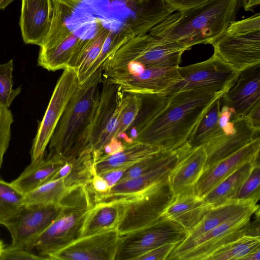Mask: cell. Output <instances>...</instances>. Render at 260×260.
Here are the masks:
<instances>
[{"label":"cell","instance_id":"6da1fadb","mask_svg":"<svg viewBox=\"0 0 260 260\" xmlns=\"http://www.w3.org/2000/svg\"><path fill=\"white\" fill-rule=\"evenodd\" d=\"M223 94L198 89L168 94L160 110L134 122L131 138L167 151L176 150L186 143L206 110Z\"/></svg>","mask_w":260,"mask_h":260},{"label":"cell","instance_id":"7a4b0ae2","mask_svg":"<svg viewBox=\"0 0 260 260\" xmlns=\"http://www.w3.org/2000/svg\"><path fill=\"white\" fill-rule=\"evenodd\" d=\"M240 0H209L175 11L149 31V34L175 41L191 49L212 44L235 20Z\"/></svg>","mask_w":260,"mask_h":260},{"label":"cell","instance_id":"3957f363","mask_svg":"<svg viewBox=\"0 0 260 260\" xmlns=\"http://www.w3.org/2000/svg\"><path fill=\"white\" fill-rule=\"evenodd\" d=\"M102 80L101 67L79 84L50 139L47 154L70 162L84 151L91 149V126Z\"/></svg>","mask_w":260,"mask_h":260},{"label":"cell","instance_id":"277c9868","mask_svg":"<svg viewBox=\"0 0 260 260\" xmlns=\"http://www.w3.org/2000/svg\"><path fill=\"white\" fill-rule=\"evenodd\" d=\"M58 204L62 208L58 217L36 241L35 248L45 259L63 249L80 237L88 211L94 205L87 186L67 188Z\"/></svg>","mask_w":260,"mask_h":260},{"label":"cell","instance_id":"5b68a950","mask_svg":"<svg viewBox=\"0 0 260 260\" xmlns=\"http://www.w3.org/2000/svg\"><path fill=\"white\" fill-rule=\"evenodd\" d=\"M188 47L164 38L144 34L134 35L112 53L102 66L131 62L142 68L179 67Z\"/></svg>","mask_w":260,"mask_h":260},{"label":"cell","instance_id":"8992f818","mask_svg":"<svg viewBox=\"0 0 260 260\" xmlns=\"http://www.w3.org/2000/svg\"><path fill=\"white\" fill-rule=\"evenodd\" d=\"M174 198L168 177L110 203L121 207L118 233L123 236L157 222Z\"/></svg>","mask_w":260,"mask_h":260},{"label":"cell","instance_id":"52a82bcc","mask_svg":"<svg viewBox=\"0 0 260 260\" xmlns=\"http://www.w3.org/2000/svg\"><path fill=\"white\" fill-rule=\"evenodd\" d=\"M211 45L214 54L239 72L260 63V14L234 21Z\"/></svg>","mask_w":260,"mask_h":260},{"label":"cell","instance_id":"ba28073f","mask_svg":"<svg viewBox=\"0 0 260 260\" xmlns=\"http://www.w3.org/2000/svg\"><path fill=\"white\" fill-rule=\"evenodd\" d=\"M181 80L162 93L203 90L224 93L235 83L239 72L213 53L205 61L178 68Z\"/></svg>","mask_w":260,"mask_h":260},{"label":"cell","instance_id":"9c48e42d","mask_svg":"<svg viewBox=\"0 0 260 260\" xmlns=\"http://www.w3.org/2000/svg\"><path fill=\"white\" fill-rule=\"evenodd\" d=\"M253 214L229 220L187 242H180L167 260H207L223 246L246 235Z\"/></svg>","mask_w":260,"mask_h":260},{"label":"cell","instance_id":"30bf717a","mask_svg":"<svg viewBox=\"0 0 260 260\" xmlns=\"http://www.w3.org/2000/svg\"><path fill=\"white\" fill-rule=\"evenodd\" d=\"M79 86L75 70L70 67L63 69L33 140L30 151L31 161L45 156L46 148L57 123Z\"/></svg>","mask_w":260,"mask_h":260},{"label":"cell","instance_id":"8fae6325","mask_svg":"<svg viewBox=\"0 0 260 260\" xmlns=\"http://www.w3.org/2000/svg\"><path fill=\"white\" fill-rule=\"evenodd\" d=\"M187 234V231L179 224L160 219L149 226L121 236L114 260H137L162 244H178Z\"/></svg>","mask_w":260,"mask_h":260},{"label":"cell","instance_id":"7c38bea8","mask_svg":"<svg viewBox=\"0 0 260 260\" xmlns=\"http://www.w3.org/2000/svg\"><path fill=\"white\" fill-rule=\"evenodd\" d=\"M117 85L103 78L95 114L92 121L90 147L96 158L105 146L115 140L121 104L125 95Z\"/></svg>","mask_w":260,"mask_h":260},{"label":"cell","instance_id":"4fadbf2b","mask_svg":"<svg viewBox=\"0 0 260 260\" xmlns=\"http://www.w3.org/2000/svg\"><path fill=\"white\" fill-rule=\"evenodd\" d=\"M178 68H142L125 64L106 79L118 85L125 93L140 95L162 93L181 80Z\"/></svg>","mask_w":260,"mask_h":260},{"label":"cell","instance_id":"5bb4252c","mask_svg":"<svg viewBox=\"0 0 260 260\" xmlns=\"http://www.w3.org/2000/svg\"><path fill=\"white\" fill-rule=\"evenodd\" d=\"M59 204L24 206L6 226L11 237V247L31 250L42 233L58 217L62 211Z\"/></svg>","mask_w":260,"mask_h":260},{"label":"cell","instance_id":"9a60e30c","mask_svg":"<svg viewBox=\"0 0 260 260\" xmlns=\"http://www.w3.org/2000/svg\"><path fill=\"white\" fill-rule=\"evenodd\" d=\"M121 236L113 230L80 237L49 260H114Z\"/></svg>","mask_w":260,"mask_h":260},{"label":"cell","instance_id":"2e32d148","mask_svg":"<svg viewBox=\"0 0 260 260\" xmlns=\"http://www.w3.org/2000/svg\"><path fill=\"white\" fill-rule=\"evenodd\" d=\"M232 121L235 126L232 134L222 133L204 146L207 155L204 170L260 138V129L253 127L245 116H234Z\"/></svg>","mask_w":260,"mask_h":260},{"label":"cell","instance_id":"e0dca14e","mask_svg":"<svg viewBox=\"0 0 260 260\" xmlns=\"http://www.w3.org/2000/svg\"><path fill=\"white\" fill-rule=\"evenodd\" d=\"M178 159L168 176L174 197L194 192V187L204 170L207 155L204 146L188 148L185 146L176 150Z\"/></svg>","mask_w":260,"mask_h":260},{"label":"cell","instance_id":"ac0fdd59","mask_svg":"<svg viewBox=\"0 0 260 260\" xmlns=\"http://www.w3.org/2000/svg\"><path fill=\"white\" fill-rule=\"evenodd\" d=\"M224 105L234 116H246L260 103V63L239 72L235 83L222 95Z\"/></svg>","mask_w":260,"mask_h":260},{"label":"cell","instance_id":"d6986e66","mask_svg":"<svg viewBox=\"0 0 260 260\" xmlns=\"http://www.w3.org/2000/svg\"><path fill=\"white\" fill-rule=\"evenodd\" d=\"M260 138L204 170L194 187V193L202 198L244 164L259 155Z\"/></svg>","mask_w":260,"mask_h":260},{"label":"cell","instance_id":"ffe728a7","mask_svg":"<svg viewBox=\"0 0 260 260\" xmlns=\"http://www.w3.org/2000/svg\"><path fill=\"white\" fill-rule=\"evenodd\" d=\"M20 27L26 44L41 47L50 29L53 7L51 0H21Z\"/></svg>","mask_w":260,"mask_h":260},{"label":"cell","instance_id":"44dd1931","mask_svg":"<svg viewBox=\"0 0 260 260\" xmlns=\"http://www.w3.org/2000/svg\"><path fill=\"white\" fill-rule=\"evenodd\" d=\"M259 208L258 204L251 201L234 200L207 210L202 220L187 232L181 242L190 241L231 219L253 214Z\"/></svg>","mask_w":260,"mask_h":260},{"label":"cell","instance_id":"7402d4cb","mask_svg":"<svg viewBox=\"0 0 260 260\" xmlns=\"http://www.w3.org/2000/svg\"><path fill=\"white\" fill-rule=\"evenodd\" d=\"M206 211L202 198L194 192L183 193L174 197L160 219L178 223L188 232L202 220Z\"/></svg>","mask_w":260,"mask_h":260},{"label":"cell","instance_id":"603a6c76","mask_svg":"<svg viewBox=\"0 0 260 260\" xmlns=\"http://www.w3.org/2000/svg\"><path fill=\"white\" fill-rule=\"evenodd\" d=\"M121 150L110 155L103 154L95 162L96 173L100 175L109 170L128 168L142 159L157 152L163 148L136 140L123 141Z\"/></svg>","mask_w":260,"mask_h":260},{"label":"cell","instance_id":"cb8c5ba5","mask_svg":"<svg viewBox=\"0 0 260 260\" xmlns=\"http://www.w3.org/2000/svg\"><path fill=\"white\" fill-rule=\"evenodd\" d=\"M64 162V161L56 156L45 155L31 161L21 174L10 184L24 196L51 181Z\"/></svg>","mask_w":260,"mask_h":260},{"label":"cell","instance_id":"d4e9b609","mask_svg":"<svg viewBox=\"0 0 260 260\" xmlns=\"http://www.w3.org/2000/svg\"><path fill=\"white\" fill-rule=\"evenodd\" d=\"M258 157L259 155L242 165L202 197L206 210L236 200L239 191Z\"/></svg>","mask_w":260,"mask_h":260},{"label":"cell","instance_id":"484cf974","mask_svg":"<svg viewBox=\"0 0 260 260\" xmlns=\"http://www.w3.org/2000/svg\"><path fill=\"white\" fill-rule=\"evenodd\" d=\"M83 41L72 32L53 46L40 48L38 65L49 71H56L68 68Z\"/></svg>","mask_w":260,"mask_h":260},{"label":"cell","instance_id":"4316f807","mask_svg":"<svg viewBox=\"0 0 260 260\" xmlns=\"http://www.w3.org/2000/svg\"><path fill=\"white\" fill-rule=\"evenodd\" d=\"M121 212V207L118 204H94L84 218L79 238L117 230Z\"/></svg>","mask_w":260,"mask_h":260},{"label":"cell","instance_id":"83f0119b","mask_svg":"<svg viewBox=\"0 0 260 260\" xmlns=\"http://www.w3.org/2000/svg\"><path fill=\"white\" fill-rule=\"evenodd\" d=\"M222 96L216 99L206 110L184 146L188 148L204 146L223 133L218 121Z\"/></svg>","mask_w":260,"mask_h":260},{"label":"cell","instance_id":"f1b7e54d","mask_svg":"<svg viewBox=\"0 0 260 260\" xmlns=\"http://www.w3.org/2000/svg\"><path fill=\"white\" fill-rule=\"evenodd\" d=\"M109 31L102 28L94 37L85 40L73 68L77 75L79 84L86 80L89 70L101 53Z\"/></svg>","mask_w":260,"mask_h":260},{"label":"cell","instance_id":"f546056e","mask_svg":"<svg viewBox=\"0 0 260 260\" xmlns=\"http://www.w3.org/2000/svg\"><path fill=\"white\" fill-rule=\"evenodd\" d=\"M96 159L94 152L89 149L69 162L71 164L70 172L63 179L66 187L69 188L78 185L88 186L96 173L94 167Z\"/></svg>","mask_w":260,"mask_h":260},{"label":"cell","instance_id":"4dcf8cb0","mask_svg":"<svg viewBox=\"0 0 260 260\" xmlns=\"http://www.w3.org/2000/svg\"><path fill=\"white\" fill-rule=\"evenodd\" d=\"M63 179L51 180L23 196V205L42 206L58 204L66 191Z\"/></svg>","mask_w":260,"mask_h":260},{"label":"cell","instance_id":"1f68e13d","mask_svg":"<svg viewBox=\"0 0 260 260\" xmlns=\"http://www.w3.org/2000/svg\"><path fill=\"white\" fill-rule=\"evenodd\" d=\"M259 248L260 237L244 235L217 249L207 260H242L248 253Z\"/></svg>","mask_w":260,"mask_h":260},{"label":"cell","instance_id":"d6a6232c","mask_svg":"<svg viewBox=\"0 0 260 260\" xmlns=\"http://www.w3.org/2000/svg\"><path fill=\"white\" fill-rule=\"evenodd\" d=\"M23 206V195L0 179V224L6 226Z\"/></svg>","mask_w":260,"mask_h":260},{"label":"cell","instance_id":"836d02e7","mask_svg":"<svg viewBox=\"0 0 260 260\" xmlns=\"http://www.w3.org/2000/svg\"><path fill=\"white\" fill-rule=\"evenodd\" d=\"M53 7L51 23L48 34L40 48H46L61 41L72 31L65 22V13L61 0H51Z\"/></svg>","mask_w":260,"mask_h":260},{"label":"cell","instance_id":"e575fe53","mask_svg":"<svg viewBox=\"0 0 260 260\" xmlns=\"http://www.w3.org/2000/svg\"><path fill=\"white\" fill-rule=\"evenodd\" d=\"M125 94L121 104L120 115L116 139L120 137L131 127L138 116L142 105V98L141 95L127 93Z\"/></svg>","mask_w":260,"mask_h":260},{"label":"cell","instance_id":"d590c367","mask_svg":"<svg viewBox=\"0 0 260 260\" xmlns=\"http://www.w3.org/2000/svg\"><path fill=\"white\" fill-rule=\"evenodd\" d=\"M134 35L129 33L127 29H125L121 32L117 34L109 31L98 59L88 73L87 79L102 67L105 61L112 53Z\"/></svg>","mask_w":260,"mask_h":260},{"label":"cell","instance_id":"8d00e7d4","mask_svg":"<svg viewBox=\"0 0 260 260\" xmlns=\"http://www.w3.org/2000/svg\"><path fill=\"white\" fill-rule=\"evenodd\" d=\"M13 70L12 59L0 64V105L8 108L21 89L13 88Z\"/></svg>","mask_w":260,"mask_h":260},{"label":"cell","instance_id":"74e56055","mask_svg":"<svg viewBox=\"0 0 260 260\" xmlns=\"http://www.w3.org/2000/svg\"><path fill=\"white\" fill-rule=\"evenodd\" d=\"M259 157L255 160L252 169L239 191L236 200L251 201L257 203L260 198Z\"/></svg>","mask_w":260,"mask_h":260},{"label":"cell","instance_id":"f35d334b","mask_svg":"<svg viewBox=\"0 0 260 260\" xmlns=\"http://www.w3.org/2000/svg\"><path fill=\"white\" fill-rule=\"evenodd\" d=\"M13 116L9 108L0 105V169L11 139Z\"/></svg>","mask_w":260,"mask_h":260},{"label":"cell","instance_id":"ab89813d","mask_svg":"<svg viewBox=\"0 0 260 260\" xmlns=\"http://www.w3.org/2000/svg\"><path fill=\"white\" fill-rule=\"evenodd\" d=\"M41 260L45 259L42 256L23 248H14L9 246L4 248L0 260Z\"/></svg>","mask_w":260,"mask_h":260},{"label":"cell","instance_id":"60d3db41","mask_svg":"<svg viewBox=\"0 0 260 260\" xmlns=\"http://www.w3.org/2000/svg\"><path fill=\"white\" fill-rule=\"evenodd\" d=\"M178 244L166 243L139 257L137 260H166Z\"/></svg>","mask_w":260,"mask_h":260},{"label":"cell","instance_id":"b9f144b4","mask_svg":"<svg viewBox=\"0 0 260 260\" xmlns=\"http://www.w3.org/2000/svg\"><path fill=\"white\" fill-rule=\"evenodd\" d=\"M234 114V110L226 105H223L220 109L219 124L223 133L225 135L231 134L234 132V123L232 120V117Z\"/></svg>","mask_w":260,"mask_h":260},{"label":"cell","instance_id":"7bdbcfd3","mask_svg":"<svg viewBox=\"0 0 260 260\" xmlns=\"http://www.w3.org/2000/svg\"><path fill=\"white\" fill-rule=\"evenodd\" d=\"M168 6L174 12L191 8L209 0H165Z\"/></svg>","mask_w":260,"mask_h":260},{"label":"cell","instance_id":"ee69618b","mask_svg":"<svg viewBox=\"0 0 260 260\" xmlns=\"http://www.w3.org/2000/svg\"><path fill=\"white\" fill-rule=\"evenodd\" d=\"M87 187L90 191L100 193L107 192L110 189L107 181L96 173L93 176L90 184Z\"/></svg>","mask_w":260,"mask_h":260},{"label":"cell","instance_id":"f6af8a7d","mask_svg":"<svg viewBox=\"0 0 260 260\" xmlns=\"http://www.w3.org/2000/svg\"><path fill=\"white\" fill-rule=\"evenodd\" d=\"M127 168H120L109 170L100 175L107 181L110 188L119 181L123 173Z\"/></svg>","mask_w":260,"mask_h":260},{"label":"cell","instance_id":"bcb514c9","mask_svg":"<svg viewBox=\"0 0 260 260\" xmlns=\"http://www.w3.org/2000/svg\"><path fill=\"white\" fill-rule=\"evenodd\" d=\"M253 215L254 216V219L253 221H251V220L246 235L253 237H260L259 208L255 211Z\"/></svg>","mask_w":260,"mask_h":260},{"label":"cell","instance_id":"7dc6e473","mask_svg":"<svg viewBox=\"0 0 260 260\" xmlns=\"http://www.w3.org/2000/svg\"><path fill=\"white\" fill-rule=\"evenodd\" d=\"M245 117L253 127L260 129V103L254 107Z\"/></svg>","mask_w":260,"mask_h":260},{"label":"cell","instance_id":"c3c4849f","mask_svg":"<svg viewBox=\"0 0 260 260\" xmlns=\"http://www.w3.org/2000/svg\"><path fill=\"white\" fill-rule=\"evenodd\" d=\"M244 9L246 11H252L255 7L260 4V0H242Z\"/></svg>","mask_w":260,"mask_h":260},{"label":"cell","instance_id":"681fc988","mask_svg":"<svg viewBox=\"0 0 260 260\" xmlns=\"http://www.w3.org/2000/svg\"><path fill=\"white\" fill-rule=\"evenodd\" d=\"M242 260H260V248L248 253Z\"/></svg>","mask_w":260,"mask_h":260},{"label":"cell","instance_id":"f907efd6","mask_svg":"<svg viewBox=\"0 0 260 260\" xmlns=\"http://www.w3.org/2000/svg\"><path fill=\"white\" fill-rule=\"evenodd\" d=\"M15 0H1L0 8L1 9H5L10 3Z\"/></svg>","mask_w":260,"mask_h":260},{"label":"cell","instance_id":"816d5d0a","mask_svg":"<svg viewBox=\"0 0 260 260\" xmlns=\"http://www.w3.org/2000/svg\"><path fill=\"white\" fill-rule=\"evenodd\" d=\"M5 248L4 244L2 240L0 239V256L2 255L3 251Z\"/></svg>","mask_w":260,"mask_h":260},{"label":"cell","instance_id":"f5cc1de1","mask_svg":"<svg viewBox=\"0 0 260 260\" xmlns=\"http://www.w3.org/2000/svg\"><path fill=\"white\" fill-rule=\"evenodd\" d=\"M133 2H134V3H136L137 4H138L139 5H140L145 2H147L148 0H131Z\"/></svg>","mask_w":260,"mask_h":260},{"label":"cell","instance_id":"db71d44e","mask_svg":"<svg viewBox=\"0 0 260 260\" xmlns=\"http://www.w3.org/2000/svg\"><path fill=\"white\" fill-rule=\"evenodd\" d=\"M1 1V0H0Z\"/></svg>","mask_w":260,"mask_h":260}]
</instances>
